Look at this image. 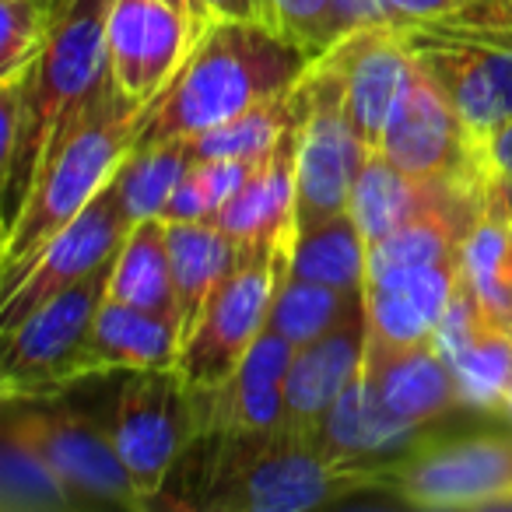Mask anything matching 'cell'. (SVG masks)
I'll return each instance as SVG.
<instances>
[{
  "label": "cell",
  "mask_w": 512,
  "mask_h": 512,
  "mask_svg": "<svg viewBox=\"0 0 512 512\" xmlns=\"http://www.w3.org/2000/svg\"><path fill=\"white\" fill-rule=\"evenodd\" d=\"M60 0H0L4 32H0V81L22 74L39 57L50 36Z\"/></svg>",
  "instance_id": "cell-34"
},
{
  "label": "cell",
  "mask_w": 512,
  "mask_h": 512,
  "mask_svg": "<svg viewBox=\"0 0 512 512\" xmlns=\"http://www.w3.org/2000/svg\"><path fill=\"white\" fill-rule=\"evenodd\" d=\"M278 267L281 246L246 260L214 288L176 358V372L190 390H214L235 376L242 358L267 327Z\"/></svg>",
  "instance_id": "cell-8"
},
{
  "label": "cell",
  "mask_w": 512,
  "mask_h": 512,
  "mask_svg": "<svg viewBox=\"0 0 512 512\" xmlns=\"http://www.w3.org/2000/svg\"><path fill=\"white\" fill-rule=\"evenodd\" d=\"M379 151L393 165L428 183H481L488 176L481 144L414 57L404 92L386 120Z\"/></svg>",
  "instance_id": "cell-11"
},
{
  "label": "cell",
  "mask_w": 512,
  "mask_h": 512,
  "mask_svg": "<svg viewBox=\"0 0 512 512\" xmlns=\"http://www.w3.org/2000/svg\"><path fill=\"white\" fill-rule=\"evenodd\" d=\"M144 106L134 102L113 85V78L102 81L81 116L57 137L50 155L39 165V176L18 211L15 225L4 228L0 239V288L8 292L29 260L64 232L92 197L116 176L123 158L137 148V137L144 127Z\"/></svg>",
  "instance_id": "cell-4"
},
{
  "label": "cell",
  "mask_w": 512,
  "mask_h": 512,
  "mask_svg": "<svg viewBox=\"0 0 512 512\" xmlns=\"http://www.w3.org/2000/svg\"><path fill=\"white\" fill-rule=\"evenodd\" d=\"M362 302L365 292H344V288L320 285V281L285 278L278 267V285H274L267 327L288 337L295 348H302V344L323 337L330 327H337Z\"/></svg>",
  "instance_id": "cell-30"
},
{
  "label": "cell",
  "mask_w": 512,
  "mask_h": 512,
  "mask_svg": "<svg viewBox=\"0 0 512 512\" xmlns=\"http://www.w3.org/2000/svg\"><path fill=\"white\" fill-rule=\"evenodd\" d=\"M411 435L414 428H407L404 421H397L379 404L362 365L351 376V383L344 386L337 404L330 407V414L323 418L316 446L327 456H334V460L365 463V460H390Z\"/></svg>",
  "instance_id": "cell-25"
},
{
  "label": "cell",
  "mask_w": 512,
  "mask_h": 512,
  "mask_svg": "<svg viewBox=\"0 0 512 512\" xmlns=\"http://www.w3.org/2000/svg\"><path fill=\"white\" fill-rule=\"evenodd\" d=\"M165 239H169L172 278H176V302L179 320H183V341L197 327L207 299L214 288L239 271L246 260L278 246H249V242L228 235L218 221H165Z\"/></svg>",
  "instance_id": "cell-22"
},
{
  "label": "cell",
  "mask_w": 512,
  "mask_h": 512,
  "mask_svg": "<svg viewBox=\"0 0 512 512\" xmlns=\"http://www.w3.org/2000/svg\"><path fill=\"white\" fill-rule=\"evenodd\" d=\"M292 355L295 344L264 327L228 383L214 390H190L197 435H256L281 428Z\"/></svg>",
  "instance_id": "cell-17"
},
{
  "label": "cell",
  "mask_w": 512,
  "mask_h": 512,
  "mask_svg": "<svg viewBox=\"0 0 512 512\" xmlns=\"http://www.w3.org/2000/svg\"><path fill=\"white\" fill-rule=\"evenodd\" d=\"M113 0H60L39 57L0 81V204L15 225L57 137L109 78L106 15Z\"/></svg>",
  "instance_id": "cell-1"
},
{
  "label": "cell",
  "mask_w": 512,
  "mask_h": 512,
  "mask_svg": "<svg viewBox=\"0 0 512 512\" xmlns=\"http://www.w3.org/2000/svg\"><path fill=\"white\" fill-rule=\"evenodd\" d=\"M379 488L432 512L512 509V432L428 439L386 460Z\"/></svg>",
  "instance_id": "cell-6"
},
{
  "label": "cell",
  "mask_w": 512,
  "mask_h": 512,
  "mask_svg": "<svg viewBox=\"0 0 512 512\" xmlns=\"http://www.w3.org/2000/svg\"><path fill=\"white\" fill-rule=\"evenodd\" d=\"M481 151L491 169L502 172V176H512V120L505 123L502 130H495V134L481 144Z\"/></svg>",
  "instance_id": "cell-38"
},
{
  "label": "cell",
  "mask_w": 512,
  "mask_h": 512,
  "mask_svg": "<svg viewBox=\"0 0 512 512\" xmlns=\"http://www.w3.org/2000/svg\"><path fill=\"white\" fill-rule=\"evenodd\" d=\"M109 432L137 488L151 505L165 488V477L172 474L179 456L197 439L193 393L176 372V365L130 372L116 397Z\"/></svg>",
  "instance_id": "cell-10"
},
{
  "label": "cell",
  "mask_w": 512,
  "mask_h": 512,
  "mask_svg": "<svg viewBox=\"0 0 512 512\" xmlns=\"http://www.w3.org/2000/svg\"><path fill=\"white\" fill-rule=\"evenodd\" d=\"M320 53L264 18H214L176 78L144 106L137 144L197 137L295 92Z\"/></svg>",
  "instance_id": "cell-2"
},
{
  "label": "cell",
  "mask_w": 512,
  "mask_h": 512,
  "mask_svg": "<svg viewBox=\"0 0 512 512\" xmlns=\"http://www.w3.org/2000/svg\"><path fill=\"white\" fill-rule=\"evenodd\" d=\"M481 36H488V39H498V43H505V46H512V36H491V32H481Z\"/></svg>",
  "instance_id": "cell-41"
},
{
  "label": "cell",
  "mask_w": 512,
  "mask_h": 512,
  "mask_svg": "<svg viewBox=\"0 0 512 512\" xmlns=\"http://www.w3.org/2000/svg\"><path fill=\"white\" fill-rule=\"evenodd\" d=\"M362 365L379 404L414 432L446 418L453 407H463L456 372L435 341L393 344L369 334Z\"/></svg>",
  "instance_id": "cell-19"
},
{
  "label": "cell",
  "mask_w": 512,
  "mask_h": 512,
  "mask_svg": "<svg viewBox=\"0 0 512 512\" xmlns=\"http://www.w3.org/2000/svg\"><path fill=\"white\" fill-rule=\"evenodd\" d=\"M113 264L116 256L39 306L29 320L0 330V397L8 404L50 400L81 379L102 376L92 334L113 281Z\"/></svg>",
  "instance_id": "cell-5"
},
{
  "label": "cell",
  "mask_w": 512,
  "mask_h": 512,
  "mask_svg": "<svg viewBox=\"0 0 512 512\" xmlns=\"http://www.w3.org/2000/svg\"><path fill=\"white\" fill-rule=\"evenodd\" d=\"M463 281V260L365 281L369 334L393 344L432 341Z\"/></svg>",
  "instance_id": "cell-21"
},
{
  "label": "cell",
  "mask_w": 512,
  "mask_h": 512,
  "mask_svg": "<svg viewBox=\"0 0 512 512\" xmlns=\"http://www.w3.org/2000/svg\"><path fill=\"white\" fill-rule=\"evenodd\" d=\"M204 22L169 0H113L106 15L109 78L134 102H151L186 64Z\"/></svg>",
  "instance_id": "cell-14"
},
{
  "label": "cell",
  "mask_w": 512,
  "mask_h": 512,
  "mask_svg": "<svg viewBox=\"0 0 512 512\" xmlns=\"http://www.w3.org/2000/svg\"><path fill=\"white\" fill-rule=\"evenodd\" d=\"M365 267H369V242L351 211L330 214L313 225H292L288 239L281 242L285 278L365 292Z\"/></svg>",
  "instance_id": "cell-24"
},
{
  "label": "cell",
  "mask_w": 512,
  "mask_h": 512,
  "mask_svg": "<svg viewBox=\"0 0 512 512\" xmlns=\"http://www.w3.org/2000/svg\"><path fill=\"white\" fill-rule=\"evenodd\" d=\"M372 151L358 141L344 109L341 78L316 57L302 78V130H299V197L295 225H313L348 211L351 183Z\"/></svg>",
  "instance_id": "cell-9"
},
{
  "label": "cell",
  "mask_w": 512,
  "mask_h": 512,
  "mask_svg": "<svg viewBox=\"0 0 512 512\" xmlns=\"http://www.w3.org/2000/svg\"><path fill=\"white\" fill-rule=\"evenodd\" d=\"M439 25L491 32V36H512V0H463L460 8L439 18Z\"/></svg>",
  "instance_id": "cell-37"
},
{
  "label": "cell",
  "mask_w": 512,
  "mask_h": 512,
  "mask_svg": "<svg viewBox=\"0 0 512 512\" xmlns=\"http://www.w3.org/2000/svg\"><path fill=\"white\" fill-rule=\"evenodd\" d=\"M302 109V81L295 92L249 109L235 120L190 137L197 158H264Z\"/></svg>",
  "instance_id": "cell-32"
},
{
  "label": "cell",
  "mask_w": 512,
  "mask_h": 512,
  "mask_svg": "<svg viewBox=\"0 0 512 512\" xmlns=\"http://www.w3.org/2000/svg\"><path fill=\"white\" fill-rule=\"evenodd\" d=\"M193 162H197V151H193L190 137L137 144V148L123 158L120 169H116L130 221L162 214L169 197L176 193L179 179L186 176V169H190Z\"/></svg>",
  "instance_id": "cell-31"
},
{
  "label": "cell",
  "mask_w": 512,
  "mask_h": 512,
  "mask_svg": "<svg viewBox=\"0 0 512 512\" xmlns=\"http://www.w3.org/2000/svg\"><path fill=\"white\" fill-rule=\"evenodd\" d=\"M299 130L302 109L281 141L267 151L235 197L218 211V225L249 246H281L295 225V197H299Z\"/></svg>",
  "instance_id": "cell-20"
},
{
  "label": "cell",
  "mask_w": 512,
  "mask_h": 512,
  "mask_svg": "<svg viewBox=\"0 0 512 512\" xmlns=\"http://www.w3.org/2000/svg\"><path fill=\"white\" fill-rule=\"evenodd\" d=\"M11 421L50 456L81 505L151 509L134 474L123 463L116 439L95 418L74 407H29L11 411Z\"/></svg>",
  "instance_id": "cell-13"
},
{
  "label": "cell",
  "mask_w": 512,
  "mask_h": 512,
  "mask_svg": "<svg viewBox=\"0 0 512 512\" xmlns=\"http://www.w3.org/2000/svg\"><path fill=\"white\" fill-rule=\"evenodd\" d=\"M207 439L204 460L186 470L179 495L162 502L200 512H309L383 481L386 460H334L288 428Z\"/></svg>",
  "instance_id": "cell-3"
},
{
  "label": "cell",
  "mask_w": 512,
  "mask_h": 512,
  "mask_svg": "<svg viewBox=\"0 0 512 512\" xmlns=\"http://www.w3.org/2000/svg\"><path fill=\"white\" fill-rule=\"evenodd\" d=\"M463 271L484 309L512 327V218L498 197L495 172H488L484 204L463 242Z\"/></svg>",
  "instance_id": "cell-27"
},
{
  "label": "cell",
  "mask_w": 512,
  "mask_h": 512,
  "mask_svg": "<svg viewBox=\"0 0 512 512\" xmlns=\"http://www.w3.org/2000/svg\"><path fill=\"white\" fill-rule=\"evenodd\" d=\"M260 158H197L165 204V221H214Z\"/></svg>",
  "instance_id": "cell-33"
},
{
  "label": "cell",
  "mask_w": 512,
  "mask_h": 512,
  "mask_svg": "<svg viewBox=\"0 0 512 512\" xmlns=\"http://www.w3.org/2000/svg\"><path fill=\"white\" fill-rule=\"evenodd\" d=\"M274 15H278V29L316 53H327L344 32L355 29L344 0H274Z\"/></svg>",
  "instance_id": "cell-35"
},
{
  "label": "cell",
  "mask_w": 512,
  "mask_h": 512,
  "mask_svg": "<svg viewBox=\"0 0 512 512\" xmlns=\"http://www.w3.org/2000/svg\"><path fill=\"white\" fill-rule=\"evenodd\" d=\"M463 393V407L488 414L512 411V327L484 309L467 271L432 337Z\"/></svg>",
  "instance_id": "cell-16"
},
{
  "label": "cell",
  "mask_w": 512,
  "mask_h": 512,
  "mask_svg": "<svg viewBox=\"0 0 512 512\" xmlns=\"http://www.w3.org/2000/svg\"><path fill=\"white\" fill-rule=\"evenodd\" d=\"M365 344H369V316H365L362 302L323 337L295 348L292 365H288L285 421H281V428L316 442L323 418L337 404V397L351 383V376L362 369Z\"/></svg>",
  "instance_id": "cell-18"
},
{
  "label": "cell",
  "mask_w": 512,
  "mask_h": 512,
  "mask_svg": "<svg viewBox=\"0 0 512 512\" xmlns=\"http://www.w3.org/2000/svg\"><path fill=\"white\" fill-rule=\"evenodd\" d=\"M460 4L463 0H344L355 29L365 22H400V25L439 22V18H446Z\"/></svg>",
  "instance_id": "cell-36"
},
{
  "label": "cell",
  "mask_w": 512,
  "mask_h": 512,
  "mask_svg": "<svg viewBox=\"0 0 512 512\" xmlns=\"http://www.w3.org/2000/svg\"><path fill=\"white\" fill-rule=\"evenodd\" d=\"M330 67L341 78L344 109L355 127L358 141L369 151H379L386 120L397 106L411 71V50L400 22H365L344 32L327 53Z\"/></svg>",
  "instance_id": "cell-15"
},
{
  "label": "cell",
  "mask_w": 512,
  "mask_h": 512,
  "mask_svg": "<svg viewBox=\"0 0 512 512\" xmlns=\"http://www.w3.org/2000/svg\"><path fill=\"white\" fill-rule=\"evenodd\" d=\"M81 509L71 484L50 456L15 425L4 421L0 439V512H74Z\"/></svg>",
  "instance_id": "cell-29"
},
{
  "label": "cell",
  "mask_w": 512,
  "mask_h": 512,
  "mask_svg": "<svg viewBox=\"0 0 512 512\" xmlns=\"http://www.w3.org/2000/svg\"><path fill=\"white\" fill-rule=\"evenodd\" d=\"M453 186H460V183H428V179H418L400 169V165H393L383 151H372L362 162V169H358L355 183H351L348 211L355 214L365 242L372 246V242L397 232L414 214L432 207L435 200L446 190H453Z\"/></svg>",
  "instance_id": "cell-26"
},
{
  "label": "cell",
  "mask_w": 512,
  "mask_h": 512,
  "mask_svg": "<svg viewBox=\"0 0 512 512\" xmlns=\"http://www.w3.org/2000/svg\"><path fill=\"white\" fill-rule=\"evenodd\" d=\"M509 418H512V411H509Z\"/></svg>",
  "instance_id": "cell-42"
},
{
  "label": "cell",
  "mask_w": 512,
  "mask_h": 512,
  "mask_svg": "<svg viewBox=\"0 0 512 512\" xmlns=\"http://www.w3.org/2000/svg\"><path fill=\"white\" fill-rule=\"evenodd\" d=\"M130 228H134V221H130L127 204H123L120 179L113 176L64 232H57L32 256L22 278L15 281V288L4 292V299H0V330L18 327L39 306H46L60 292L78 285L81 278L99 271L106 260H113L120 253Z\"/></svg>",
  "instance_id": "cell-12"
},
{
  "label": "cell",
  "mask_w": 512,
  "mask_h": 512,
  "mask_svg": "<svg viewBox=\"0 0 512 512\" xmlns=\"http://www.w3.org/2000/svg\"><path fill=\"white\" fill-rule=\"evenodd\" d=\"M169 4H176V8H183L186 11V15H193V18H197V22H211V15H207V11H204V0H169Z\"/></svg>",
  "instance_id": "cell-39"
},
{
  "label": "cell",
  "mask_w": 512,
  "mask_h": 512,
  "mask_svg": "<svg viewBox=\"0 0 512 512\" xmlns=\"http://www.w3.org/2000/svg\"><path fill=\"white\" fill-rule=\"evenodd\" d=\"M404 36L477 144L512 120V46L439 22L404 25Z\"/></svg>",
  "instance_id": "cell-7"
},
{
  "label": "cell",
  "mask_w": 512,
  "mask_h": 512,
  "mask_svg": "<svg viewBox=\"0 0 512 512\" xmlns=\"http://www.w3.org/2000/svg\"><path fill=\"white\" fill-rule=\"evenodd\" d=\"M183 348V323L172 313L130 306L106 292L95 316L92 351L99 372H141L176 365Z\"/></svg>",
  "instance_id": "cell-23"
},
{
  "label": "cell",
  "mask_w": 512,
  "mask_h": 512,
  "mask_svg": "<svg viewBox=\"0 0 512 512\" xmlns=\"http://www.w3.org/2000/svg\"><path fill=\"white\" fill-rule=\"evenodd\" d=\"M109 295L120 302H130V306L151 309V313L179 316L176 278H172V256H169L162 214L134 221L120 253H116Z\"/></svg>",
  "instance_id": "cell-28"
},
{
  "label": "cell",
  "mask_w": 512,
  "mask_h": 512,
  "mask_svg": "<svg viewBox=\"0 0 512 512\" xmlns=\"http://www.w3.org/2000/svg\"><path fill=\"white\" fill-rule=\"evenodd\" d=\"M491 172H495V169H491ZM495 186H498V197H502L505 211H509V218H512V176H502V172H495Z\"/></svg>",
  "instance_id": "cell-40"
}]
</instances>
